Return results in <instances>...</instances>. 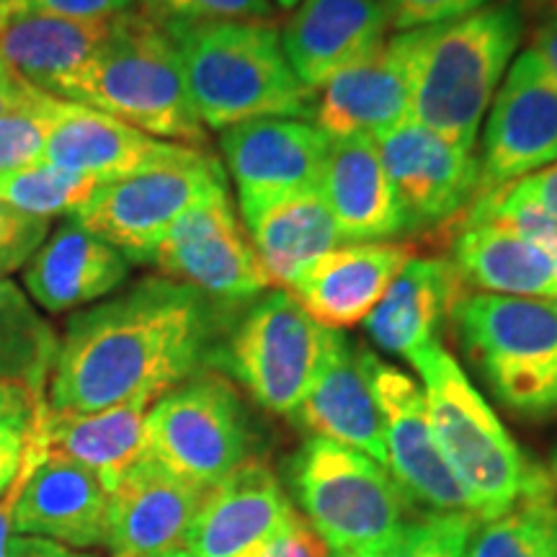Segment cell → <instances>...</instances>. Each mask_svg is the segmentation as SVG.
<instances>
[{
    "instance_id": "obj_1",
    "label": "cell",
    "mask_w": 557,
    "mask_h": 557,
    "mask_svg": "<svg viewBox=\"0 0 557 557\" xmlns=\"http://www.w3.org/2000/svg\"><path fill=\"white\" fill-rule=\"evenodd\" d=\"M220 308L199 289L150 276L70 318L60 336L47 408L96 413L129 400L163 398L214 357Z\"/></svg>"
},
{
    "instance_id": "obj_2",
    "label": "cell",
    "mask_w": 557,
    "mask_h": 557,
    "mask_svg": "<svg viewBox=\"0 0 557 557\" xmlns=\"http://www.w3.org/2000/svg\"><path fill=\"white\" fill-rule=\"evenodd\" d=\"M184 62L194 111L209 129L253 120H310L315 94L299 83L274 21L165 24Z\"/></svg>"
},
{
    "instance_id": "obj_3",
    "label": "cell",
    "mask_w": 557,
    "mask_h": 557,
    "mask_svg": "<svg viewBox=\"0 0 557 557\" xmlns=\"http://www.w3.org/2000/svg\"><path fill=\"white\" fill-rule=\"evenodd\" d=\"M527 29L519 0H493L468 16L418 29L413 120L462 150H475L480 122L517 58Z\"/></svg>"
},
{
    "instance_id": "obj_4",
    "label": "cell",
    "mask_w": 557,
    "mask_h": 557,
    "mask_svg": "<svg viewBox=\"0 0 557 557\" xmlns=\"http://www.w3.org/2000/svg\"><path fill=\"white\" fill-rule=\"evenodd\" d=\"M60 99L99 109L150 137L201 150L207 145L176 45L139 9L111 18L107 39Z\"/></svg>"
},
{
    "instance_id": "obj_5",
    "label": "cell",
    "mask_w": 557,
    "mask_h": 557,
    "mask_svg": "<svg viewBox=\"0 0 557 557\" xmlns=\"http://www.w3.org/2000/svg\"><path fill=\"white\" fill-rule=\"evenodd\" d=\"M408 361L423 380L436 447L468 491L480 524L506 513L524 487V451L436 338L410 354Z\"/></svg>"
},
{
    "instance_id": "obj_6",
    "label": "cell",
    "mask_w": 557,
    "mask_h": 557,
    "mask_svg": "<svg viewBox=\"0 0 557 557\" xmlns=\"http://www.w3.org/2000/svg\"><path fill=\"white\" fill-rule=\"evenodd\" d=\"M465 354L506 410L557 416V305L553 299L459 292L449 308Z\"/></svg>"
},
{
    "instance_id": "obj_7",
    "label": "cell",
    "mask_w": 557,
    "mask_h": 557,
    "mask_svg": "<svg viewBox=\"0 0 557 557\" xmlns=\"http://www.w3.org/2000/svg\"><path fill=\"white\" fill-rule=\"evenodd\" d=\"M284 478L331 557H372L413 511L385 465L331 438L310 436Z\"/></svg>"
},
{
    "instance_id": "obj_8",
    "label": "cell",
    "mask_w": 557,
    "mask_h": 557,
    "mask_svg": "<svg viewBox=\"0 0 557 557\" xmlns=\"http://www.w3.org/2000/svg\"><path fill=\"white\" fill-rule=\"evenodd\" d=\"M253 423L233 382L197 372L145 418V455L186 483L209 491L253 455Z\"/></svg>"
},
{
    "instance_id": "obj_9",
    "label": "cell",
    "mask_w": 557,
    "mask_h": 557,
    "mask_svg": "<svg viewBox=\"0 0 557 557\" xmlns=\"http://www.w3.org/2000/svg\"><path fill=\"white\" fill-rule=\"evenodd\" d=\"M329 333L289 289L263 292L235 320L214 359L263 410L292 416L318 377Z\"/></svg>"
},
{
    "instance_id": "obj_10",
    "label": "cell",
    "mask_w": 557,
    "mask_h": 557,
    "mask_svg": "<svg viewBox=\"0 0 557 557\" xmlns=\"http://www.w3.org/2000/svg\"><path fill=\"white\" fill-rule=\"evenodd\" d=\"M225 184L220 160L199 150L178 163L99 184L73 220L127 256L129 263H150L165 233Z\"/></svg>"
},
{
    "instance_id": "obj_11",
    "label": "cell",
    "mask_w": 557,
    "mask_h": 557,
    "mask_svg": "<svg viewBox=\"0 0 557 557\" xmlns=\"http://www.w3.org/2000/svg\"><path fill=\"white\" fill-rule=\"evenodd\" d=\"M150 263L163 276L189 284L225 308L253 302L271 287L253 243L235 214L227 184L209 191L165 233Z\"/></svg>"
},
{
    "instance_id": "obj_12",
    "label": "cell",
    "mask_w": 557,
    "mask_h": 557,
    "mask_svg": "<svg viewBox=\"0 0 557 557\" xmlns=\"http://www.w3.org/2000/svg\"><path fill=\"white\" fill-rule=\"evenodd\" d=\"M555 163L557 75L537 52L524 50L513 58L487 111L478 199Z\"/></svg>"
},
{
    "instance_id": "obj_13",
    "label": "cell",
    "mask_w": 557,
    "mask_h": 557,
    "mask_svg": "<svg viewBox=\"0 0 557 557\" xmlns=\"http://www.w3.org/2000/svg\"><path fill=\"white\" fill-rule=\"evenodd\" d=\"M369 377L387 438V470L418 513H470L475 508L449 470L431 431L426 398L413 377L369 351ZM478 519V517H475Z\"/></svg>"
},
{
    "instance_id": "obj_14",
    "label": "cell",
    "mask_w": 557,
    "mask_h": 557,
    "mask_svg": "<svg viewBox=\"0 0 557 557\" xmlns=\"http://www.w3.org/2000/svg\"><path fill=\"white\" fill-rule=\"evenodd\" d=\"M41 114L47 127V163L94 184L178 163L201 150L150 137L116 116L58 96H45Z\"/></svg>"
},
{
    "instance_id": "obj_15",
    "label": "cell",
    "mask_w": 557,
    "mask_h": 557,
    "mask_svg": "<svg viewBox=\"0 0 557 557\" xmlns=\"http://www.w3.org/2000/svg\"><path fill=\"white\" fill-rule=\"evenodd\" d=\"M416 60L418 29L387 37L372 54L315 90L312 124L331 139H374L413 120Z\"/></svg>"
},
{
    "instance_id": "obj_16",
    "label": "cell",
    "mask_w": 557,
    "mask_h": 557,
    "mask_svg": "<svg viewBox=\"0 0 557 557\" xmlns=\"http://www.w3.org/2000/svg\"><path fill=\"white\" fill-rule=\"evenodd\" d=\"M382 165L410 227L449 222L478 199L480 158L421 122L408 120L374 137Z\"/></svg>"
},
{
    "instance_id": "obj_17",
    "label": "cell",
    "mask_w": 557,
    "mask_h": 557,
    "mask_svg": "<svg viewBox=\"0 0 557 557\" xmlns=\"http://www.w3.org/2000/svg\"><path fill=\"white\" fill-rule=\"evenodd\" d=\"M222 156L240 209L320 189L331 137L308 120H253L222 129Z\"/></svg>"
},
{
    "instance_id": "obj_18",
    "label": "cell",
    "mask_w": 557,
    "mask_h": 557,
    "mask_svg": "<svg viewBox=\"0 0 557 557\" xmlns=\"http://www.w3.org/2000/svg\"><path fill=\"white\" fill-rule=\"evenodd\" d=\"M109 491L94 472L58 455L26 457L13 485L11 534L70 549L107 545Z\"/></svg>"
},
{
    "instance_id": "obj_19",
    "label": "cell",
    "mask_w": 557,
    "mask_h": 557,
    "mask_svg": "<svg viewBox=\"0 0 557 557\" xmlns=\"http://www.w3.org/2000/svg\"><path fill=\"white\" fill-rule=\"evenodd\" d=\"M289 418L305 434L364 451L387 468L385 421L369 377V351L341 331L329 333L318 377Z\"/></svg>"
},
{
    "instance_id": "obj_20",
    "label": "cell",
    "mask_w": 557,
    "mask_h": 557,
    "mask_svg": "<svg viewBox=\"0 0 557 557\" xmlns=\"http://www.w3.org/2000/svg\"><path fill=\"white\" fill-rule=\"evenodd\" d=\"M205 493L145 455L109 493L111 557H158L184 549Z\"/></svg>"
},
{
    "instance_id": "obj_21",
    "label": "cell",
    "mask_w": 557,
    "mask_h": 557,
    "mask_svg": "<svg viewBox=\"0 0 557 557\" xmlns=\"http://www.w3.org/2000/svg\"><path fill=\"white\" fill-rule=\"evenodd\" d=\"M295 511L282 480L261 457H250L205 493L186 532L191 557H240L274 534Z\"/></svg>"
},
{
    "instance_id": "obj_22",
    "label": "cell",
    "mask_w": 557,
    "mask_h": 557,
    "mask_svg": "<svg viewBox=\"0 0 557 557\" xmlns=\"http://www.w3.org/2000/svg\"><path fill=\"white\" fill-rule=\"evenodd\" d=\"M387 32L382 0H299L282 29V47L299 83L315 94L377 50Z\"/></svg>"
},
{
    "instance_id": "obj_23",
    "label": "cell",
    "mask_w": 557,
    "mask_h": 557,
    "mask_svg": "<svg viewBox=\"0 0 557 557\" xmlns=\"http://www.w3.org/2000/svg\"><path fill=\"white\" fill-rule=\"evenodd\" d=\"M410 259V243H344L305 269L289 292L323 329H351L377 308Z\"/></svg>"
},
{
    "instance_id": "obj_24",
    "label": "cell",
    "mask_w": 557,
    "mask_h": 557,
    "mask_svg": "<svg viewBox=\"0 0 557 557\" xmlns=\"http://www.w3.org/2000/svg\"><path fill=\"white\" fill-rule=\"evenodd\" d=\"M320 194L344 243H385L410 230L372 137L331 139Z\"/></svg>"
},
{
    "instance_id": "obj_25",
    "label": "cell",
    "mask_w": 557,
    "mask_h": 557,
    "mask_svg": "<svg viewBox=\"0 0 557 557\" xmlns=\"http://www.w3.org/2000/svg\"><path fill=\"white\" fill-rule=\"evenodd\" d=\"M129 267L127 256L70 218L24 267V289L39 310L62 315L120 289Z\"/></svg>"
},
{
    "instance_id": "obj_26",
    "label": "cell",
    "mask_w": 557,
    "mask_h": 557,
    "mask_svg": "<svg viewBox=\"0 0 557 557\" xmlns=\"http://www.w3.org/2000/svg\"><path fill=\"white\" fill-rule=\"evenodd\" d=\"M111 18L78 21L0 0V60L47 96L62 94L107 39Z\"/></svg>"
},
{
    "instance_id": "obj_27",
    "label": "cell",
    "mask_w": 557,
    "mask_h": 557,
    "mask_svg": "<svg viewBox=\"0 0 557 557\" xmlns=\"http://www.w3.org/2000/svg\"><path fill=\"white\" fill-rule=\"evenodd\" d=\"M150 400H129L96 413H41L32 451L58 455L94 472L111 493L132 465L145 457V418Z\"/></svg>"
},
{
    "instance_id": "obj_28",
    "label": "cell",
    "mask_w": 557,
    "mask_h": 557,
    "mask_svg": "<svg viewBox=\"0 0 557 557\" xmlns=\"http://www.w3.org/2000/svg\"><path fill=\"white\" fill-rule=\"evenodd\" d=\"M459 284L508 297L557 299L555 261L517 230L493 220L462 222L451 243Z\"/></svg>"
},
{
    "instance_id": "obj_29",
    "label": "cell",
    "mask_w": 557,
    "mask_h": 557,
    "mask_svg": "<svg viewBox=\"0 0 557 557\" xmlns=\"http://www.w3.org/2000/svg\"><path fill=\"white\" fill-rule=\"evenodd\" d=\"M240 212L269 282L284 289L295 287L299 274L320 256L344 246L336 220L320 189L240 209Z\"/></svg>"
},
{
    "instance_id": "obj_30",
    "label": "cell",
    "mask_w": 557,
    "mask_h": 557,
    "mask_svg": "<svg viewBox=\"0 0 557 557\" xmlns=\"http://www.w3.org/2000/svg\"><path fill=\"white\" fill-rule=\"evenodd\" d=\"M457 295L459 278L449 261L410 259L364 325L382 351L408 359L434 341V331L449 315Z\"/></svg>"
},
{
    "instance_id": "obj_31",
    "label": "cell",
    "mask_w": 557,
    "mask_h": 557,
    "mask_svg": "<svg viewBox=\"0 0 557 557\" xmlns=\"http://www.w3.org/2000/svg\"><path fill=\"white\" fill-rule=\"evenodd\" d=\"M465 557H557V508L545 465L529 459L519 500L475 529Z\"/></svg>"
},
{
    "instance_id": "obj_32",
    "label": "cell",
    "mask_w": 557,
    "mask_h": 557,
    "mask_svg": "<svg viewBox=\"0 0 557 557\" xmlns=\"http://www.w3.org/2000/svg\"><path fill=\"white\" fill-rule=\"evenodd\" d=\"M60 336L29 295L0 276V380H16L47 395Z\"/></svg>"
},
{
    "instance_id": "obj_33",
    "label": "cell",
    "mask_w": 557,
    "mask_h": 557,
    "mask_svg": "<svg viewBox=\"0 0 557 557\" xmlns=\"http://www.w3.org/2000/svg\"><path fill=\"white\" fill-rule=\"evenodd\" d=\"M99 184L90 178L75 176L52 163H39L32 169L9 173L0 178V201L21 209V212L34 214V218H73L78 209L86 205L90 194Z\"/></svg>"
},
{
    "instance_id": "obj_34",
    "label": "cell",
    "mask_w": 557,
    "mask_h": 557,
    "mask_svg": "<svg viewBox=\"0 0 557 557\" xmlns=\"http://www.w3.org/2000/svg\"><path fill=\"white\" fill-rule=\"evenodd\" d=\"M47 395L16 380H0V500L9 496L24 470Z\"/></svg>"
},
{
    "instance_id": "obj_35",
    "label": "cell",
    "mask_w": 557,
    "mask_h": 557,
    "mask_svg": "<svg viewBox=\"0 0 557 557\" xmlns=\"http://www.w3.org/2000/svg\"><path fill=\"white\" fill-rule=\"evenodd\" d=\"M478 527L470 513H418L372 557H465Z\"/></svg>"
},
{
    "instance_id": "obj_36",
    "label": "cell",
    "mask_w": 557,
    "mask_h": 557,
    "mask_svg": "<svg viewBox=\"0 0 557 557\" xmlns=\"http://www.w3.org/2000/svg\"><path fill=\"white\" fill-rule=\"evenodd\" d=\"M45 96L47 94L39 90L29 107L13 109L0 116V178L45 163L47 127L45 114H41Z\"/></svg>"
},
{
    "instance_id": "obj_37",
    "label": "cell",
    "mask_w": 557,
    "mask_h": 557,
    "mask_svg": "<svg viewBox=\"0 0 557 557\" xmlns=\"http://www.w3.org/2000/svg\"><path fill=\"white\" fill-rule=\"evenodd\" d=\"M137 9L160 26L199 21H271L274 0H137Z\"/></svg>"
},
{
    "instance_id": "obj_38",
    "label": "cell",
    "mask_w": 557,
    "mask_h": 557,
    "mask_svg": "<svg viewBox=\"0 0 557 557\" xmlns=\"http://www.w3.org/2000/svg\"><path fill=\"white\" fill-rule=\"evenodd\" d=\"M52 220L34 218L0 201V276H11L34 259L50 238Z\"/></svg>"
},
{
    "instance_id": "obj_39",
    "label": "cell",
    "mask_w": 557,
    "mask_h": 557,
    "mask_svg": "<svg viewBox=\"0 0 557 557\" xmlns=\"http://www.w3.org/2000/svg\"><path fill=\"white\" fill-rule=\"evenodd\" d=\"M470 207L483 209H534L557 220V163L542 169L532 176L513 181L504 189L487 194V197L472 201ZM468 207V209H470Z\"/></svg>"
},
{
    "instance_id": "obj_40",
    "label": "cell",
    "mask_w": 557,
    "mask_h": 557,
    "mask_svg": "<svg viewBox=\"0 0 557 557\" xmlns=\"http://www.w3.org/2000/svg\"><path fill=\"white\" fill-rule=\"evenodd\" d=\"M382 3L389 13V29L410 32L468 16L491 5L493 0H382Z\"/></svg>"
},
{
    "instance_id": "obj_41",
    "label": "cell",
    "mask_w": 557,
    "mask_h": 557,
    "mask_svg": "<svg viewBox=\"0 0 557 557\" xmlns=\"http://www.w3.org/2000/svg\"><path fill=\"white\" fill-rule=\"evenodd\" d=\"M240 557H331V553L310 521L299 511H292L274 534Z\"/></svg>"
},
{
    "instance_id": "obj_42",
    "label": "cell",
    "mask_w": 557,
    "mask_h": 557,
    "mask_svg": "<svg viewBox=\"0 0 557 557\" xmlns=\"http://www.w3.org/2000/svg\"><path fill=\"white\" fill-rule=\"evenodd\" d=\"M5 3L21 5V9L37 13H50V16L78 21L114 18L120 13L137 9V0H5Z\"/></svg>"
},
{
    "instance_id": "obj_43",
    "label": "cell",
    "mask_w": 557,
    "mask_h": 557,
    "mask_svg": "<svg viewBox=\"0 0 557 557\" xmlns=\"http://www.w3.org/2000/svg\"><path fill=\"white\" fill-rule=\"evenodd\" d=\"M37 96V88H32L29 83L21 81L11 67L0 60V116L9 114L13 109L29 107Z\"/></svg>"
},
{
    "instance_id": "obj_44",
    "label": "cell",
    "mask_w": 557,
    "mask_h": 557,
    "mask_svg": "<svg viewBox=\"0 0 557 557\" xmlns=\"http://www.w3.org/2000/svg\"><path fill=\"white\" fill-rule=\"evenodd\" d=\"M5 557H96V555H86L81 553V549H70L65 545H58V542L52 540L11 534L9 553H5Z\"/></svg>"
},
{
    "instance_id": "obj_45",
    "label": "cell",
    "mask_w": 557,
    "mask_h": 557,
    "mask_svg": "<svg viewBox=\"0 0 557 557\" xmlns=\"http://www.w3.org/2000/svg\"><path fill=\"white\" fill-rule=\"evenodd\" d=\"M542 60L547 62V67L557 75V11H549L547 16L540 18V24L534 26L532 34V47Z\"/></svg>"
},
{
    "instance_id": "obj_46",
    "label": "cell",
    "mask_w": 557,
    "mask_h": 557,
    "mask_svg": "<svg viewBox=\"0 0 557 557\" xmlns=\"http://www.w3.org/2000/svg\"><path fill=\"white\" fill-rule=\"evenodd\" d=\"M527 16H547L549 11H557V0H519Z\"/></svg>"
},
{
    "instance_id": "obj_47",
    "label": "cell",
    "mask_w": 557,
    "mask_h": 557,
    "mask_svg": "<svg viewBox=\"0 0 557 557\" xmlns=\"http://www.w3.org/2000/svg\"><path fill=\"white\" fill-rule=\"evenodd\" d=\"M547 468V478H549V491H553V500H555V508H557V447L553 449V455H549V465Z\"/></svg>"
},
{
    "instance_id": "obj_48",
    "label": "cell",
    "mask_w": 557,
    "mask_h": 557,
    "mask_svg": "<svg viewBox=\"0 0 557 557\" xmlns=\"http://www.w3.org/2000/svg\"><path fill=\"white\" fill-rule=\"evenodd\" d=\"M297 3L299 0H274V5H278V9H295Z\"/></svg>"
},
{
    "instance_id": "obj_49",
    "label": "cell",
    "mask_w": 557,
    "mask_h": 557,
    "mask_svg": "<svg viewBox=\"0 0 557 557\" xmlns=\"http://www.w3.org/2000/svg\"><path fill=\"white\" fill-rule=\"evenodd\" d=\"M158 557H191L186 549H176V553H169V555H158Z\"/></svg>"
},
{
    "instance_id": "obj_50",
    "label": "cell",
    "mask_w": 557,
    "mask_h": 557,
    "mask_svg": "<svg viewBox=\"0 0 557 557\" xmlns=\"http://www.w3.org/2000/svg\"><path fill=\"white\" fill-rule=\"evenodd\" d=\"M553 302H555V305H557V299H553Z\"/></svg>"
}]
</instances>
